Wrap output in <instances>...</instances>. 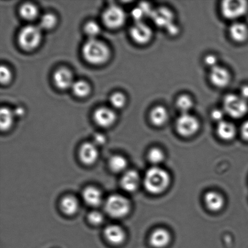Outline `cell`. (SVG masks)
Here are the masks:
<instances>
[{
	"instance_id": "cell-22",
	"label": "cell",
	"mask_w": 248,
	"mask_h": 248,
	"mask_svg": "<svg viewBox=\"0 0 248 248\" xmlns=\"http://www.w3.org/2000/svg\"><path fill=\"white\" fill-rule=\"evenodd\" d=\"M60 207L63 213L67 216L75 215L79 208L78 199L72 195L65 196L62 199Z\"/></svg>"
},
{
	"instance_id": "cell-18",
	"label": "cell",
	"mask_w": 248,
	"mask_h": 248,
	"mask_svg": "<svg viewBox=\"0 0 248 248\" xmlns=\"http://www.w3.org/2000/svg\"><path fill=\"white\" fill-rule=\"evenodd\" d=\"M82 198L87 205L93 207L101 205L103 202V194L100 189L94 186H88L82 193Z\"/></svg>"
},
{
	"instance_id": "cell-14",
	"label": "cell",
	"mask_w": 248,
	"mask_h": 248,
	"mask_svg": "<svg viewBox=\"0 0 248 248\" xmlns=\"http://www.w3.org/2000/svg\"><path fill=\"white\" fill-rule=\"evenodd\" d=\"M140 175L135 170H128L124 172L121 180V186L124 190L133 193L137 190L140 186Z\"/></svg>"
},
{
	"instance_id": "cell-21",
	"label": "cell",
	"mask_w": 248,
	"mask_h": 248,
	"mask_svg": "<svg viewBox=\"0 0 248 248\" xmlns=\"http://www.w3.org/2000/svg\"><path fill=\"white\" fill-rule=\"evenodd\" d=\"M204 201L209 210L212 211H219L224 205V199L217 192H208L204 197Z\"/></svg>"
},
{
	"instance_id": "cell-7",
	"label": "cell",
	"mask_w": 248,
	"mask_h": 248,
	"mask_svg": "<svg viewBox=\"0 0 248 248\" xmlns=\"http://www.w3.org/2000/svg\"><path fill=\"white\" fill-rule=\"evenodd\" d=\"M200 124L195 116L189 113L182 114L176 121L177 133L183 137H191L198 132Z\"/></svg>"
},
{
	"instance_id": "cell-20",
	"label": "cell",
	"mask_w": 248,
	"mask_h": 248,
	"mask_svg": "<svg viewBox=\"0 0 248 248\" xmlns=\"http://www.w3.org/2000/svg\"><path fill=\"white\" fill-rule=\"evenodd\" d=\"M169 112L164 106H157L152 108L150 113V120L153 125L162 126L169 120Z\"/></svg>"
},
{
	"instance_id": "cell-40",
	"label": "cell",
	"mask_w": 248,
	"mask_h": 248,
	"mask_svg": "<svg viewBox=\"0 0 248 248\" xmlns=\"http://www.w3.org/2000/svg\"><path fill=\"white\" fill-rule=\"evenodd\" d=\"M240 96L247 101L248 99V86H244L240 89Z\"/></svg>"
},
{
	"instance_id": "cell-33",
	"label": "cell",
	"mask_w": 248,
	"mask_h": 248,
	"mask_svg": "<svg viewBox=\"0 0 248 248\" xmlns=\"http://www.w3.org/2000/svg\"><path fill=\"white\" fill-rule=\"evenodd\" d=\"M88 220L92 225H99L104 222V216L98 211H93L89 213Z\"/></svg>"
},
{
	"instance_id": "cell-26",
	"label": "cell",
	"mask_w": 248,
	"mask_h": 248,
	"mask_svg": "<svg viewBox=\"0 0 248 248\" xmlns=\"http://www.w3.org/2000/svg\"><path fill=\"white\" fill-rule=\"evenodd\" d=\"M176 104L177 108L181 111L182 114L189 113L193 108L194 102L188 94H182L177 98Z\"/></svg>"
},
{
	"instance_id": "cell-19",
	"label": "cell",
	"mask_w": 248,
	"mask_h": 248,
	"mask_svg": "<svg viewBox=\"0 0 248 248\" xmlns=\"http://www.w3.org/2000/svg\"><path fill=\"white\" fill-rule=\"evenodd\" d=\"M229 33L231 38L235 42L244 43L248 38V28L246 24L235 22L230 26Z\"/></svg>"
},
{
	"instance_id": "cell-25",
	"label": "cell",
	"mask_w": 248,
	"mask_h": 248,
	"mask_svg": "<svg viewBox=\"0 0 248 248\" xmlns=\"http://www.w3.org/2000/svg\"><path fill=\"white\" fill-rule=\"evenodd\" d=\"M127 160L121 155H115L109 160V167L111 171L121 172L125 171L127 167Z\"/></svg>"
},
{
	"instance_id": "cell-37",
	"label": "cell",
	"mask_w": 248,
	"mask_h": 248,
	"mask_svg": "<svg viewBox=\"0 0 248 248\" xmlns=\"http://www.w3.org/2000/svg\"><path fill=\"white\" fill-rule=\"evenodd\" d=\"M145 15L144 12H143L140 7H136V8L134 9L132 12H131V16H132L133 18L135 19L136 23V22L142 21V18Z\"/></svg>"
},
{
	"instance_id": "cell-16",
	"label": "cell",
	"mask_w": 248,
	"mask_h": 248,
	"mask_svg": "<svg viewBox=\"0 0 248 248\" xmlns=\"http://www.w3.org/2000/svg\"><path fill=\"white\" fill-rule=\"evenodd\" d=\"M171 236L168 231L158 228L152 233L150 237V245L155 248H163L169 244Z\"/></svg>"
},
{
	"instance_id": "cell-35",
	"label": "cell",
	"mask_w": 248,
	"mask_h": 248,
	"mask_svg": "<svg viewBox=\"0 0 248 248\" xmlns=\"http://www.w3.org/2000/svg\"><path fill=\"white\" fill-rule=\"evenodd\" d=\"M225 111L220 110V109H215L212 111L211 114V117L213 119V121H216L218 123L222 122L224 121Z\"/></svg>"
},
{
	"instance_id": "cell-10",
	"label": "cell",
	"mask_w": 248,
	"mask_h": 248,
	"mask_svg": "<svg viewBox=\"0 0 248 248\" xmlns=\"http://www.w3.org/2000/svg\"><path fill=\"white\" fill-rule=\"evenodd\" d=\"M210 79L214 86L218 88H224L230 84L231 75L225 67L217 65L211 69Z\"/></svg>"
},
{
	"instance_id": "cell-41",
	"label": "cell",
	"mask_w": 248,
	"mask_h": 248,
	"mask_svg": "<svg viewBox=\"0 0 248 248\" xmlns=\"http://www.w3.org/2000/svg\"><path fill=\"white\" fill-rule=\"evenodd\" d=\"M168 31L170 34H171V35H176L177 33H178L179 29L177 28V27L175 25V24H172V25L170 26L167 29Z\"/></svg>"
},
{
	"instance_id": "cell-31",
	"label": "cell",
	"mask_w": 248,
	"mask_h": 248,
	"mask_svg": "<svg viewBox=\"0 0 248 248\" xmlns=\"http://www.w3.org/2000/svg\"><path fill=\"white\" fill-rule=\"evenodd\" d=\"M125 97L123 93H115L111 96L110 102L111 105L116 108H123L125 104Z\"/></svg>"
},
{
	"instance_id": "cell-17",
	"label": "cell",
	"mask_w": 248,
	"mask_h": 248,
	"mask_svg": "<svg viewBox=\"0 0 248 248\" xmlns=\"http://www.w3.org/2000/svg\"><path fill=\"white\" fill-rule=\"evenodd\" d=\"M53 80L58 88L62 90L72 87L74 84L71 72L65 68L58 69L55 72Z\"/></svg>"
},
{
	"instance_id": "cell-3",
	"label": "cell",
	"mask_w": 248,
	"mask_h": 248,
	"mask_svg": "<svg viewBox=\"0 0 248 248\" xmlns=\"http://www.w3.org/2000/svg\"><path fill=\"white\" fill-rule=\"evenodd\" d=\"M105 210L111 217L120 218L125 217L131 210L130 201L120 194L108 197L105 203Z\"/></svg>"
},
{
	"instance_id": "cell-38",
	"label": "cell",
	"mask_w": 248,
	"mask_h": 248,
	"mask_svg": "<svg viewBox=\"0 0 248 248\" xmlns=\"http://www.w3.org/2000/svg\"><path fill=\"white\" fill-rule=\"evenodd\" d=\"M106 142V138L102 134L98 133L94 136V143L97 146L103 145Z\"/></svg>"
},
{
	"instance_id": "cell-4",
	"label": "cell",
	"mask_w": 248,
	"mask_h": 248,
	"mask_svg": "<svg viewBox=\"0 0 248 248\" xmlns=\"http://www.w3.org/2000/svg\"><path fill=\"white\" fill-rule=\"evenodd\" d=\"M223 105L225 113L232 118H242L248 113L247 101L237 94H227L223 99Z\"/></svg>"
},
{
	"instance_id": "cell-8",
	"label": "cell",
	"mask_w": 248,
	"mask_h": 248,
	"mask_svg": "<svg viewBox=\"0 0 248 248\" xmlns=\"http://www.w3.org/2000/svg\"><path fill=\"white\" fill-rule=\"evenodd\" d=\"M103 19L106 26L111 29H117L125 23L126 16L125 12L120 7L111 5L104 11Z\"/></svg>"
},
{
	"instance_id": "cell-29",
	"label": "cell",
	"mask_w": 248,
	"mask_h": 248,
	"mask_svg": "<svg viewBox=\"0 0 248 248\" xmlns=\"http://www.w3.org/2000/svg\"><path fill=\"white\" fill-rule=\"evenodd\" d=\"M57 23V18L54 15L52 14H46L43 15L40 19L39 27L41 29H50L55 26Z\"/></svg>"
},
{
	"instance_id": "cell-13",
	"label": "cell",
	"mask_w": 248,
	"mask_h": 248,
	"mask_svg": "<svg viewBox=\"0 0 248 248\" xmlns=\"http://www.w3.org/2000/svg\"><path fill=\"white\" fill-rule=\"evenodd\" d=\"M104 234L107 240L115 245L122 244L126 238L125 231L118 225L108 226L104 230Z\"/></svg>"
},
{
	"instance_id": "cell-42",
	"label": "cell",
	"mask_w": 248,
	"mask_h": 248,
	"mask_svg": "<svg viewBox=\"0 0 248 248\" xmlns=\"http://www.w3.org/2000/svg\"><path fill=\"white\" fill-rule=\"evenodd\" d=\"M14 116H21L23 115L24 113V109L21 108H17L16 109V110L13 111Z\"/></svg>"
},
{
	"instance_id": "cell-15",
	"label": "cell",
	"mask_w": 248,
	"mask_h": 248,
	"mask_svg": "<svg viewBox=\"0 0 248 248\" xmlns=\"http://www.w3.org/2000/svg\"><path fill=\"white\" fill-rule=\"evenodd\" d=\"M116 118L115 113L108 108H99L94 113V121L101 127L106 128L112 125Z\"/></svg>"
},
{
	"instance_id": "cell-34",
	"label": "cell",
	"mask_w": 248,
	"mask_h": 248,
	"mask_svg": "<svg viewBox=\"0 0 248 248\" xmlns=\"http://www.w3.org/2000/svg\"><path fill=\"white\" fill-rule=\"evenodd\" d=\"M11 72L8 68L4 65L0 67V81L2 84H6L11 81Z\"/></svg>"
},
{
	"instance_id": "cell-2",
	"label": "cell",
	"mask_w": 248,
	"mask_h": 248,
	"mask_svg": "<svg viewBox=\"0 0 248 248\" xmlns=\"http://www.w3.org/2000/svg\"><path fill=\"white\" fill-rule=\"evenodd\" d=\"M82 54L85 60L91 64H101L108 59L110 50L105 44L95 38H91L85 43Z\"/></svg>"
},
{
	"instance_id": "cell-9",
	"label": "cell",
	"mask_w": 248,
	"mask_h": 248,
	"mask_svg": "<svg viewBox=\"0 0 248 248\" xmlns=\"http://www.w3.org/2000/svg\"><path fill=\"white\" fill-rule=\"evenodd\" d=\"M130 35L135 43L144 45L152 40L153 31L150 26L143 22H136L131 27Z\"/></svg>"
},
{
	"instance_id": "cell-27",
	"label": "cell",
	"mask_w": 248,
	"mask_h": 248,
	"mask_svg": "<svg viewBox=\"0 0 248 248\" xmlns=\"http://www.w3.org/2000/svg\"><path fill=\"white\" fill-rule=\"evenodd\" d=\"M19 13L26 20H32L37 16L38 9L33 4L26 3L21 7Z\"/></svg>"
},
{
	"instance_id": "cell-32",
	"label": "cell",
	"mask_w": 248,
	"mask_h": 248,
	"mask_svg": "<svg viewBox=\"0 0 248 248\" xmlns=\"http://www.w3.org/2000/svg\"><path fill=\"white\" fill-rule=\"evenodd\" d=\"M85 31L91 38H94L100 31V28L95 22L90 21L85 26Z\"/></svg>"
},
{
	"instance_id": "cell-12",
	"label": "cell",
	"mask_w": 248,
	"mask_h": 248,
	"mask_svg": "<svg viewBox=\"0 0 248 248\" xmlns=\"http://www.w3.org/2000/svg\"><path fill=\"white\" fill-rule=\"evenodd\" d=\"M99 151L98 146L92 142H86L81 145L79 150V157L84 164L91 165L98 160Z\"/></svg>"
},
{
	"instance_id": "cell-1",
	"label": "cell",
	"mask_w": 248,
	"mask_h": 248,
	"mask_svg": "<svg viewBox=\"0 0 248 248\" xmlns=\"http://www.w3.org/2000/svg\"><path fill=\"white\" fill-rule=\"evenodd\" d=\"M170 176L167 171L158 167L148 170L143 179L146 190L153 194L163 193L169 186Z\"/></svg>"
},
{
	"instance_id": "cell-6",
	"label": "cell",
	"mask_w": 248,
	"mask_h": 248,
	"mask_svg": "<svg viewBox=\"0 0 248 248\" xmlns=\"http://www.w3.org/2000/svg\"><path fill=\"white\" fill-rule=\"evenodd\" d=\"M220 10L224 18L235 20L247 13L248 2L245 0H226L222 2Z\"/></svg>"
},
{
	"instance_id": "cell-11",
	"label": "cell",
	"mask_w": 248,
	"mask_h": 248,
	"mask_svg": "<svg viewBox=\"0 0 248 248\" xmlns=\"http://www.w3.org/2000/svg\"><path fill=\"white\" fill-rule=\"evenodd\" d=\"M151 16L155 25L159 28L167 29L173 23L174 16L172 12L166 7H160L153 11Z\"/></svg>"
},
{
	"instance_id": "cell-28",
	"label": "cell",
	"mask_w": 248,
	"mask_h": 248,
	"mask_svg": "<svg viewBox=\"0 0 248 248\" xmlns=\"http://www.w3.org/2000/svg\"><path fill=\"white\" fill-rule=\"evenodd\" d=\"M73 92L75 95L78 97H84L88 95L91 88L89 85L84 81L74 82L72 86Z\"/></svg>"
},
{
	"instance_id": "cell-24",
	"label": "cell",
	"mask_w": 248,
	"mask_h": 248,
	"mask_svg": "<svg viewBox=\"0 0 248 248\" xmlns=\"http://www.w3.org/2000/svg\"><path fill=\"white\" fill-rule=\"evenodd\" d=\"M13 111L6 108L0 110V127L2 131H6L11 127L14 121Z\"/></svg>"
},
{
	"instance_id": "cell-39",
	"label": "cell",
	"mask_w": 248,
	"mask_h": 248,
	"mask_svg": "<svg viewBox=\"0 0 248 248\" xmlns=\"http://www.w3.org/2000/svg\"><path fill=\"white\" fill-rule=\"evenodd\" d=\"M240 133H241L242 137L244 140L248 141V121L242 124L241 128H240Z\"/></svg>"
},
{
	"instance_id": "cell-36",
	"label": "cell",
	"mask_w": 248,
	"mask_h": 248,
	"mask_svg": "<svg viewBox=\"0 0 248 248\" xmlns=\"http://www.w3.org/2000/svg\"><path fill=\"white\" fill-rule=\"evenodd\" d=\"M204 62H205V64L209 67H210L211 69L217 66L218 65L217 64L218 62L217 58L214 55L210 54L206 56L205 59H204Z\"/></svg>"
},
{
	"instance_id": "cell-5",
	"label": "cell",
	"mask_w": 248,
	"mask_h": 248,
	"mask_svg": "<svg viewBox=\"0 0 248 248\" xmlns=\"http://www.w3.org/2000/svg\"><path fill=\"white\" fill-rule=\"evenodd\" d=\"M41 40V29L39 26L24 27L19 34V45L26 50L35 49L40 45Z\"/></svg>"
},
{
	"instance_id": "cell-23",
	"label": "cell",
	"mask_w": 248,
	"mask_h": 248,
	"mask_svg": "<svg viewBox=\"0 0 248 248\" xmlns=\"http://www.w3.org/2000/svg\"><path fill=\"white\" fill-rule=\"evenodd\" d=\"M217 134L218 137L223 140H232L236 134V128L234 124L224 120L218 123Z\"/></svg>"
},
{
	"instance_id": "cell-30",
	"label": "cell",
	"mask_w": 248,
	"mask_h": 248,
	"mask_svg": "<svg viewBox=\"0 0 248 248\" xmlns=\"http://www.w3.org/2000/svg\"><path fill=\"white\" fill-rule=\"evenodd\" d=\"M148 158L152 164L155 165L160 164L164 160L165 155L159 148H153L149 151Z\"/></svg>"
}]
</instances>
